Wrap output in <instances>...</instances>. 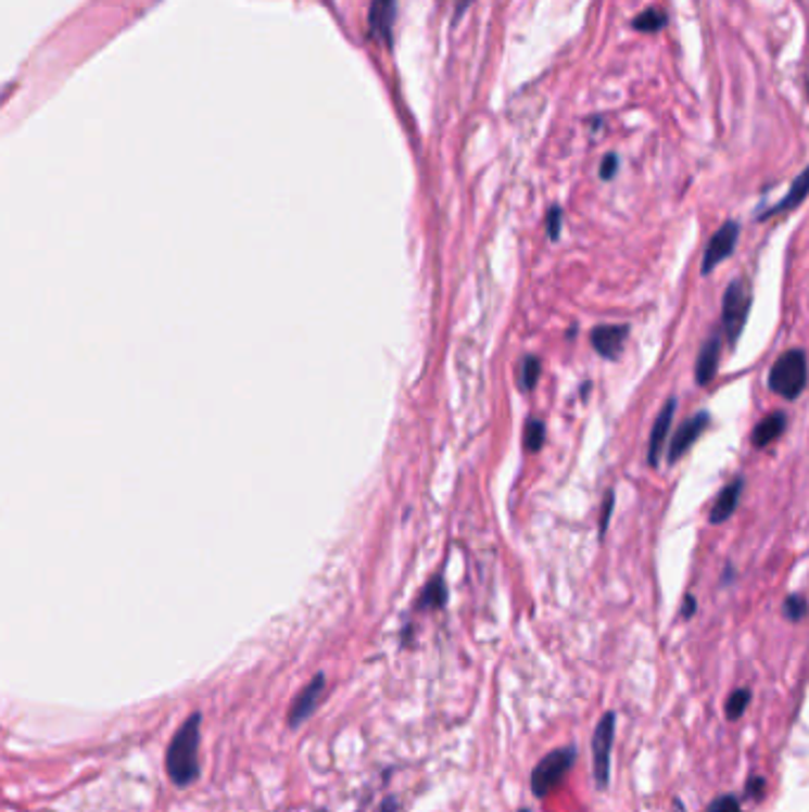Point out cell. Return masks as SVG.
Instances as JSON below:
<instances>
[{
  "instance_id": "3",
  "label": "cell",
  "mask_w": 809,
  "mask_h": 812,
  "mask_svg": "<svg viewBox=\"0 0 809 812\" xmlns=\"http://www.w3.org/2000/svg\"><path fill=\"white\" fill-rule=\"evenodd\" d=\"M807 357L802 350L781 354L769 371V388L783 399H798L807 388Z\"/></svg>"
},
{
  "instance_id": "6",
  "label": "cell",
  "mask_w": 809,
  "mask_h": 812,
  "mask_svg": "<svg viewBox=\"0 0 809 812\" xmlns=\"http://www.w3.org/2000/svg\"><path fill=\"white\" fill-rule=\"evenodd\" d=\"M615 713H606L598 722L592 739V753H594V777L598 789H606L610 782V753H612V739H615Z\"/></svg>"
},
{
  "instance_id": "24",
  "label": "cell",
  "mask_w": 809,
  "mask_h": 812,
  "mask_svg": "<svg viewBox=\"0 0 809 812\" xmlns=\"http://www.w3.org/2000/svg\"><path fill=\"white\" fill-rule=\"evenodd\" d=\"M618 167H620V157L615 155V152H608V155L601 162V179L612 181L615 174H618Z\"/></svg>"
},
{
  "instance_id": "23",
  "label": "cell",
  "mask_w": 809,
  "mask_h": 812,
  "mask_svg": "<svg viewBox=\"0 0 809 812\" xmlns=\"http://www.w3.org/2000/svg\"><path fill=\"white\" fill-rule=\"evenodd\" d=\"M708 812H741V803H738L736 796L724 794V796H719L717 801H712Z\"/></svg>"
},
{
  "instance_id": "8",
  "label": "cell",
  "mask_w": 809,
  "mask_h": 812,
  "mask_svg": "<svg viewBox=\"0 0 809 812\" xmlns=\"http://www.w3.org/2000/svg\"><path fill=\"white\" fill-rule=\"evenodd\" d=\"M710 426V414L708 411H700L693 418H688V421H684L682 426H679V430L672 437V444H670V452H667V461L670 464H677L682 456L693 447L700 440V435L708 430Z\"/></svg>"
},
{
  "instance_id": "16",
  "label": "cell",
  "mask_w": 809,
  "mask_h": 812,
  "mask_svg": "<svg viewBox=\"0 0 809 812\" xmlns=\"http://www.w3.org/2000/svg\"><path fill=\"white\" fill-rule=\"evenodd\" d=\"M667 24H670V17L660 8H646L632 20V27L639 34H660L662 29H667Z\"/></svg>"
},
{
  "instance_id": "1",
  "label": "cell",
  "mask_w": 809,
  "mask_h": 812,
  "mask_svg": "<svg viewBox=\"0 0 809 812\" xmlns=\"http://www.w3.org/2000/svg\"><path fill=\"white\" fill-rule=\"evenodd\" d=\"M200 744H202V713L195 710L190 713L184 725L174 732V737L166 746L164 767L166 777L176 789H188L202 775L200 765Z\"/></svg>"
},
{
  "instance_id": "5",
  "label": "cell",
  "mask_w": 809,
  "mask_h": 812,
  "mask_svg": "<svg viewBox=\"0 0 809 812\" xmlns=\"http://www.w3.org/2000/svg\"><path fill=\"white\" fill-rule=\"evenodd\" d=\"M326 684H328L326 672H316V675L304 684V689L294 696L288 708V715H286L290 729H300L304 722L320 708V701H324V694H326Z\"/></svg>"
},
{
  "instance_id": "18",
  "label": "cell",
  "mask_w": 809,
  "mask_h": 812,
  "mask_svg": "<svg viewBox=\"0 0 809 812\" xmlns=\"http://www.w3.org/2000/svg\"><path fill=\"white\" fill-rule=\"evenodd\" d=\"M539 376H542V361L536 357H524L520 364V388L528 392L536 385Z\"/></svg>"
},
{
  "instance_id": "20",
  "label": "cell",
  "mask_w": 809,
  "mask_h": 812,
  "mask_svg": "<svg viewBox=\"0 0 809 812\" xmlns=\"http://www.w3.org/2000/svg\"><path fill=\"white\" fill-rule=\"evenodd\" d=\"M544 440H546V426L542 421H530L528 430H524V447H528V452L542 449Z\"/></svg>"
},
{
  "instance_id": "19",
  "label": "cell",
  "mask_w": 809,
  "mask_h": 812,
  "mask_svg": "<svg viewBox=\"0 0 809 812\" xmlns=\"http://www.w3.org/2000/svg\"><path fill=\"white\" fill-rule=\"evenodd\" d=\"M750 689H736L734 694L729 696L726 701V718L729 720H738L743 713H746V708L750 706Z\"/></svg>"
},
{
  "instance_id": "21",
  "label": "cell",
  "mask_w": 809,
  "mask_h": 812,
  "mask_svg": "<svg viewBox=\"0 0 809 812\" xmlns=\"http://www.w3.org/2000/svg\"><path fill=\"white\" fill-rule=\"evenodd\" d=\"M444 596H446V592H444L442 580H434L432 585L426 592H422L420 608H437V606H442L444 604Z\"/></svg>"
},
{
  "instance_id": "12",
  "label": "cell",
  "mask_w": 809,
  "mask_h": 812,
  "mask_svg": "<svg viewBox=\"0 0 809 812\" xmlns=\"http://www.w3.org/2000/svg\"><path fill=\"white\" fill-rule=\"evenodd\" d=\"M719 359H722V335L715 333V335H710L708 340L703 342V347L698 352L696 383L700 388L712 383V378L717 376V369H719Z\"/></svg>"
},
{
  "instance_id": "15",
  "label": "cell",
  "mask_w": 809,
  "mask_h": 812,
  "mask_svg": "<svg viewBox=\"0 0 809 812\" xmlns=\"http://www.w3.org/2000/svg\"><path fill=\"white\" fill-rule=\"evenodd\" d=\"M783 430H786V416H783L781 411L769 414L767 418H762L760 426L755 428L753 444H755L757 449H764L767 444L776 442L783 435Z\"/></svg>"
},
{
  "instance_id": "30",
  "label": "cell",
  "mask_w": 809,
  "mask_h": 812,
  "mask_svg": "<svg viewBox=\"0 0 809 812\" xmlns=\"http://www.w3.org/2000/svg\"><path fill=\"white\" fill-rule=\"evenodd\" d=\"M518 812H530V810H528V808H522V810H518Z\"/></svg>"
},
{
  "instance_id": "25",
  "label": "cell",
  "mask_w": 809,
  "mask_h": 812,
  "mask_svg": "<svg viewBox=\"0 0 809 812\" xmlns=\"http://www.w3.org/2000/svg\"><path fill=\"white\" fill-rule=\"evenodd\" d=\"M612 506H615V492H606V499H603V511H601V518H598V525H601V537L606 535L608 530V523H610V513H612Z\"/></svg>"
},
{
  "instance_id": "2",
  "label": "cell",
  "mask_w": 809,
  "mask_h": 812,
  "mask_svg": "<svg viewBox=\"0 0 809 812\" xmlns=\"http://www.w3.org/2000/svg\"><path fill=\"white\" fill-rule=\"evenodd\" d=\"M577 760V748L574 746H562V748H556V751L546 753L539 763L534 765L532 770V777H530V786H532V794L539 798V801H544V798H548L551 794H554L560 782L565 779V775L572 770Z\"/></svg>"
},
{
  "instance_id": "11",
  "label": "cell",
  "mask_w": 809,
  "mask_h": 812,
  "mask_svg": "<svg viewBox=\"0 0 809 812\" xmlns=\"http://www.w3.org/2000/svg\"><path fill=\"white\" fill-rule=\"evenodd\" d=\"M674 411H677V399L670 397L665 402L662 411L658 414V418H655V423H653L650 440H648V466H653V468H658L660 452L665 447L667 433H670V426L674 421Z\"/></svg>"
},
{
  "instance_id": "13",
  "label": "cell",
  "mask_w": 809,
  "mask_h": 812,
  "mask_svg": "<svg viewBox=\"0 0 809 812\" xmlns=\"http://www.w3.org/2000/svg\"><path fill=\"white\" fill-rule=\"evenodd\" d=\"M743 487H746V482H743V478L738 475V478L731 480L722 492L717 494V502L712 504V509H710V523L712 525L724 523V520H729L731 516L736 513Z\"/></svg>"
},
{
  "instance_id": "28",
  "label": "cell",
  "mask_w": 809,
  "mask_h": 812,
  "mask_svg": "<svg viewBox=\"0 0 809 812\" xmlns=\"http://www.w3.org/2000/svg\"><path fill=\"white\" fill-rule=\"evenodd\" d=\"M475 3V0H456V8H454V22H458L460 17H464V12Z\"/></svg>"
},
{
  "instance_id": "27",
  "label": "cell",
  "mask_w": 809,
  "mask_h": 812,
  "mask_svg": "<svg viewBox=\"0 0 809 812\" xmlns=\"http://www.w3.org/2000/svg\"><path fill=\"white\" fill-rule=\"evenodd\" d=\"M400 808H402L400 798H396V796H388V798H384V801L380 803L378 812H400Z\"/></svg>"
},
{
  "instance_id": "7",
  "label": "cell",
  "mask_w": 809,
  "mask_h": 812,
  "mask_svg": "<svg viewBox=\"0 0 809 812\" xmlns=\"http://www.w3.org/2000/svg\"><path fill=\"white\" fill-rule=\"evenodd\" d=\"M738 236H741L738 221H726L719 226V231L710 238V243L708 248H705V255H703L700 271L705 276L712 274V269H717L719 264L734 255V250L738 245Z\"/></svg>"
},
{
  "instance_id": "17",
  "label": "cell",
  "mask_w": 809,
  "mask_h": 812,
  "mask_svg": "<svg viewBox=\"0 0 809 812\" xmlns=\"http://www.w3.org/2000/svg\"><path fill=\"white\" fill-rule=\"evenodd\" d=\"M809 613V604L805 596L800 594H791L786 596V601H783V616H786L791 623H800V620H805Z\"/></svg>"
},
{
  "instance_id": "14",
  "label": "cell",
  "mask_w": 809,
  "mask_h": 812,
  "mask_svg": "<svg viewBox=\"0 0 809 812\" xmlns=\"http://www.w3.org/2000/svg\"><path fill=\"white\" fill-rule=\"evenodd\" d=\"M807 195H809V164H807V169H802V172H800V176H798V179H795V181H793L791 190H788V193H786V195H783V198H781V202H776V205H774V207L764 210V212H762V214H760V217H757V219H760V221H767L769 217H776V214H786V212H793L795 207H800V205H802V202L807 200Z\"/></svg>"
},
{
  "instance_id": "29",
  "label": "cell",
  "mask_w": 809,
  "mask_h": 812,
  "mask_svg": "<svg viewBox=\"0 0 809 812\" xmlns=\"http://www.w3.org/2000/svg\"><path fill=\"white\" fill-rule=\"evenodd\" d=\"M693 613H696V599H693V596H691V594H686V599H684V611H682V616H684V618H691Z\"/></svg>"
},
{
  "instance_id": "10",
  "label": "cell",
  "mask_w": 809,
  "mask_h": 812,
  "mask_svg": "<svg viewBox=\"0 0 809 812\" xmlns=\"http://www.w3.org/2000/svg\"><path fill=\"white\" fill-rule=\"evenodd\" d=\"M396 17V0H374L368 10V31L378 41L392 43V27Z\"/></svg>"
},
{
  "instance_id": "26",
  "label": "cell",
  "mask_w": 809,
  "mask_h": 812,
  "mask_svg": "<svg viewBox=\"0 0 809 812\" xmlns=\"http://www.w3.org/2000/svg\"><path fill=\"white\" fill-rule=\"evenodd\" d=\"M764 789H767V782L762 777H750L746 784V794L753 796L755 801H760V798L764 796Z\"/></svg>"
},
{
  "instance_id": "9",
  "label": "cell",
  "mask_w": 809,
  "mask_h": 812,
  "mask_svg": "<svg viewBox=\"0 0 809 812\" xmlns=\"http://www.w3.org/2000/svg\"><path fill=\"white\" fill-rule=\"evenodd\" d=\"M627 335H629L627 326H596L592 335H589V340H592V347L596 350L598 357L612 361L620 357Z\"/></svg>"
},
{
  "instance_id": "22",
  "label": "cell",
  "mask_w": 809,
  "mask_h": 812,
  "mask_svg": "<svg viewBox=\"0 0 809 812\" xmlns=\"http://www.w3.org/2000/svg\"><path fill=\"white\" fill-rule=\"evenodd\" d=\"M560 228H562V210L556 205L551 207L546 214V233L551 240L560 238Z\"/></svg>"
},
{
  "instance_id": "4",
  "label": "cell",
  "mask_w": 809,
  "mask_h": 812,
  "mask_svg": "<svg viewBox=\"0 0 809 812\" xmlns=\"http://www.w3.org/2000/svg\"><path fill=\"white\" fill-rule=\"evenodd\" d=\"M750 304H753V295L746 281H743V278L731 281L724 293V302H722V326H724V333L731 347L736 345L743 328H746L748 323Z\"/></svg>"
}]
</instances>
